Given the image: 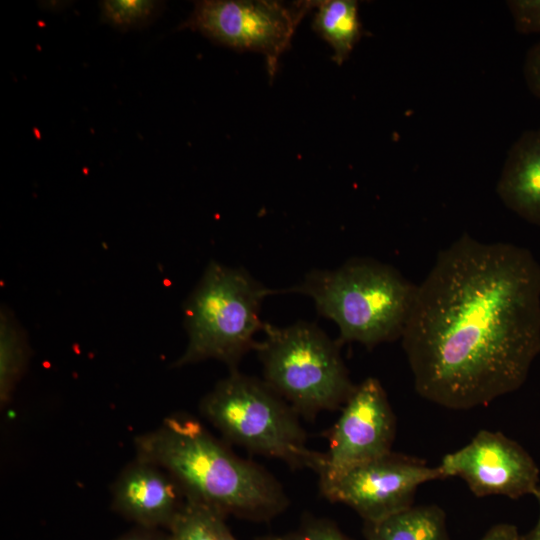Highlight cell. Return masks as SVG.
Masks as SVG:
<instances>
[{
    "label": "cell",
    "instance_id": "cell-1",
    "mask_svg": "<svg viewBox=\"0 0 540 540\" xmlns=\"http://www.w3.org/2000/svg\"><path fill=\"white\" fill-rule=\"evenodd\" d=\"M400 340L416 392L438 406L469 410L518 390L540 354V263L523 246L463 234L417 284Z\"/></svg>",
    "mask_w": 540,
    "mask_h": 540
},
{
    "label": "cell",
    "instance_id": "cell-2",
    "mask_svg": "<svg viewBox=\"0 0 540 540\" xmlns=\"http://www.w3.org/2000/svg\"><path fill=\"white\" fill-rule=\"evenodd\" d=\"M137 460L157 466L195 498L223 515L269 520L288 499L279 482L261 466L242 459L197 420L172 415L134 440Z\"/></svg>",
    "mask_w": 540,
    "mask_h": 540
},
{
    "label": "cell",
    "instance_id": "cell-3",
    "mask_svg": "<svg viewBox=\"0 0 540 540\" xmlns=\"http://www.w3.org/2000/svg\"><path fill=\"white\" fill-rule=\"evenodd\" d=\"M417 284L394 266L353 257L335 269H314L302 281L278 292L309 296L317 312L335 322L339 343L368 349L401 339Z\"/></svg>",
    "mask_w": 540,
    "mask_h": 540
},
{
    "label": "cell",
    "instance_id": "cell-4",
    "mask_svg": "<svg viewBox=\"0 0 540 540\" xmlns=\"http://www.w3.org/2000/svg\"><path fill=\"white\" fill-rule=\"evenodd\" d=\"M277 292L245 269L211 261L185 302L188 344L175 366L216 359L235 370L240 359L255 349L256 334L264 330L263 300Z\"/></svg>",
    "mask_w": 540,
    "mask_h": 540
},
{
    "label": "cell",
    "instance_id": "cell-5",
    "mask_svg": "<svg viewBox=\"0 0 540 540\" xmlns=\"http://www.w3.org/2000/svg\"><path fill=\"white\" fill-rule=\"evenodd\" d=\"M200 409L233 443L294 468L320 471L324 454L307 447L298 413L265 381L231 370L202 399Z\"/></svg>",
    "mask_w": 540,
    "mask_h": 540
},
{
    "label": "cell",
    "instance_id": "cell-6",
    "mask_svg": "<svg viewBox=\"0 0 540 540\" xmlns=\"http://www.w3.org/2000/svg\"><path fill=\"white\" fill-rule=\"evenodd\" d=\"M263 332L255 350L264 381L297 413L309 416L345 404L356 385L338 340L305 321L286 327L265 323Z\"/></svg>",
    "mask_w": 540,
    "mask_h": 540
},
{
    "label": "cell",
    "instance_id": "cell-7",
    "mask_svg": "<svg viewBox=\"0 0 540 540\" xmlns=\"http://www.w3.org/2000/svg\"><path fill=\"white\" fill-rule=\"evenodd\" d=\"M316 4L306 1L286 7L268 0L198 1L182 27L199 31L222 45L263 54L273 78L278 59L289 47L298 23Z\"/></svg>",
    "mask_w": 540,
    "mask_h": 540
},
{
    "label": "cell",
    "instance_id": "cell-8",
    "mask_svg": "<svg viewBox=\"0 0 540 540\" xmlns=\"http://www.w3.org/2000/svg\"><path fill=\"white\" fill-rule=\"evenodd\" d=\"M442 479L438 466L390 452L319 481L328 500L349 506L364 522H375L414 505L419 486Z\"/></svg>",
    "mask_w": 540,
    "mask_h": 540
},
{
    "label": "cell",
    "instance_id": "cell-9",
    "mask_svg": "<svg viewBox=\"0 0 540 540\" xmlns=\"http://www.w3.org/2000/svg\"><path fill=\"white\" fill-rule=\"evenodd\" d=\"M444 479L461 478L476 497L533 495L540 470L533 457L501 432L480 430L469 443L447 453L438 465Z\"/></svg>",
    "mask_w": 540,
    "mask_h": 540
},
{
    "label": "cell",
    "instance_id": "cell-10",
    "mask_svg": "<svg viewBox=\"0 0 540 540\" xmlns=\"http://www.w3.org/2000/svg\"><path fill=\"white\" fill-rule=\"evenodd\" d=\"M342 407L330 431L319 479L332 478L392 452L396 420L378 379L369 377L356 385Z\"/></svg>",
    "mask_w": 540,
    "mask_h": 540
},
{
    "label": "cell",
    "instance_id": "cell-11",
    "mask_svg": "<svg viewBox=\"0 0 540 540\" xmlns=\"http://www.w3.org/2000/svg\"><path fill=\"white\" fill-rule=\"evenodd\" d=\"M157 466L136 460L113 487L115 510L140 527L169 528L181 509L176 481Z\"/></svg>",
    "mask_w": 540,
    "mask_h": 540
},
{
    "label": "cell",
    "instance_id": "cell-12",
    "mask_svg": "<svg viewBox=\"0 0 540 540\" xmlns=\"http://www.w3.org/2000/svg\"><path fill=\"white\" fill-rule=\"evenodd\" d=\"M496 191L508 209L540 226V129L525 131L513 144Z\"/></svg>",
    "mask_w": 540,
    "mask_h": 540
},
{
    "label": "cell",
    "instance_id": "cell-13",
    "mask_svg": "<svg viewBox=\"0 0 540 540\" xmlns=\"http://www.w3.org/2000/svg\"><path fill=\"white\" fill-rule=\"evenodd\" d=\"M366 540H450L446 514L437 505H412L375 522H364Z\"/></svg>",
    "mask_w": 540,
    "mask_h": 540
},
{
    "label": "cell",
    "instance_id": "cell-14",
    "mask_svg": "<svg viewBox=\"0 0 540 540\" xmlns=\"http://www.w3.org/2000/svg\"><path fill=\"white\" fill-rule=\"evenodd\" d=\"M313 29L333 49L338 65L348 59L363 29L358 17V3L352 0L317 1Z\"/></svg>",
    "mask_w": 540,
    "mask_h": 540
},
{
    "label": "cell",
    "instance_id": "cell-15",
    "mask_svg": "<svg viewBox=\"0 0 540 540\" xmlns=\"http://www.w3.org/2000/svg\"><path fill=\"white\" fill-rule=\"evenodd\" d=\"M26 337L8 309L0 314V401L6 404L26 365Z\"/></svg>",
    "mask_w": 540,
    "mask_h": 540
},
{
    "label": "cell",
    "instance_id": "cell-16",
    "mask_svg": "<svg viewBox=\"0 0 540 540\" xmlns=\"http://www.w3.org/2000/svg\"><path fill=\"white\" fill-rule=\"evenodd\" d=\"M224 515L209 505L186 495L168 528L169 540H220Z\"/></svg>",
    "mask_w": 540,
    "mask_h": 540
},
{
    "label": "cell",
    "instance_id": "cell-17",
    "mask_svg": "<svg viewBox=\"0 0 540 540\" xmlns=\"http://www.w3.org/2000/svg\"><path fill=\"white\" fill-rule=\"evenodd\" d=\"M160 5L150 0H106L100 3L102 19L121 29L147 23L159 11Z\"/></svg>",
    "mask_w": 540,
    "mask_h": 540
},
{
    "label": "cell",
    "instance_id": "cell-18",
    "mask_svg": "<svg viewBox=\"0 0 540 540\" xmlns=\"http://www.w3.org/2000/svg\"><path fill=\"white\" fill-rule=\"evenodd\" d=\"M258 540H351L333 523L311 519L298 529L279 535H267Z\"/></svg>",
    "mask_w": 540,
    "mask_h": 540
},
{
    "label": "cell",
    "instance_id": "cell-19",
    "mask_svg": "<svg viewBox=\"0 0 540 540\" xmlns=\"http://www.w3.org/2000/svg\"><path fill=\"white\" fill-rule=\"evenodd\" d=\"M515 27L521 33H540V0L509 1Z\"/></svg>",
    "mask_w": 540,
    "mask_h": 540
},
{
    "label": "cell",
    "instance_id": "cell-20",
    "mask_svg": "<svg viewBox=\"0 0 540 540\" xmlns=\"http://www.w3.org/2000/svg\"><path fill=\"white\" fill-rule=\"evenodd\" d=\"M524 74L530 91L540 99V41L527 52Z\"/></svg>",
    "mask_w": 540,
    "mask_h": 540
},
{
    "label": "cell",
    "instance_id": "cell-21",
    "mask_svg": "<svg viewBox=\"0 0 540 540\" xmlns=\"http://www.w3.org/2000/svg\"><path fill=\"white\" fill-rule=\"evenodd\" d=\"M520 535L515 525L498 523L489 528L480 540H519Z\"/></svg>",
    "mask_w": 540,
    "mask_h": 540
},
{
    "label": "cell",
    "instance_id": "cell-22",
    "mask_svg": "<svg viewBox=\"0 0 540 540\" xmlns=\"http://www.w3.org/2000/svg\"><path fill=\"white\" fill-rule=\"evenodd\" d=\"M117 540H169L168 534H162L154 528L140 527L129 534L120 537Z\"/></svg>",
    "mask_w": 540,
    "mask_h": 540
},
{
    "label": "cell",
    "instance_id": "cell-23",
    "mask_svg": "<svg viewBox=\"0 0 540 540\" xmlns=\"http://www.w3.org/2000/svg\"><path fill=\"white\" fill-rule=\"evenodd\" d=\"M533 496L535 497L538 503V508H539L538 519L531 530H529L525 534L520 535L519 540H540V485L534 492Z\"/></svg>",
    "mask_w": 540,
    "mask_h": 540
},
{
    "label": "cell",
    "instance_id": "cell-24",
    "mask_svg": "<svg viewBox=\"0 0 540 540\" xmlns=\"http://www.w3.org/2000/svg\"><path fill=\"white\" fill-rule=\"evenodd\" d=\"M220 540H238L231 533L230 529L225 523V520L222 522L220 527Z\"/></svg>",
    "mask_w": 540,
    "mask_h": 540
}]
</instances>
